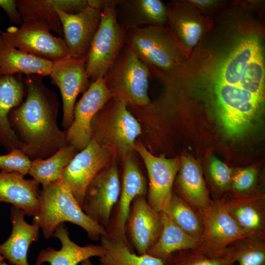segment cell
I'll list each match as a JSON object with an SVG mask.
<instances>
[{
  "label": "cell",
  "mask_w": 265,
  "mask_h": 265,
  "mask_svg": "<svg viewBox=\"0 0 265 265\" xmlns=\"http://www.w3.org/2000/svg\"><path fill=\"white\" fill-rule=\"evenodd\" d=\"M111 98L104 77L91 82L75 104L72 123L66 130L68 144L73 146L78 152L86 147L92 137L91 123L93 118Z\"/></svg>",
  "instance_id": "cell-12"
},
{
  "label": "cell",
  "mask_w": 265,
  "mask_h": 265,
  "mask_svg": "<svg viewBox=\"0 0 265 265\" xmlns=\"http://www.w3.org/2000/svg\"><path fill=\"white\" fill-rule=\"evenodd\" d=\"M69 233L63 223L60 224L53 234L60 241L59 250L48 247L40 251L35 265L48 263L50 265H77L83 261L93 257L100 258L104 254V249L100 245L88 244L80 246L72 241Z\"/></svg>",
  "instance_id": "cell-25"
},
{
  "label": "cell",
  "mask_w": 265,
  "mask_h": 265,
  "mask_svg": "<svg viewBox=\"0 0 265 265\" xmlns=\"http://www.w3.org/2000/svg\"><path fill=\"white\" fill-rule=\"evenodd\" d=\"M164 263V265H235L224 255L216 256L200 247L176 252Z\"/></svg>",
  "instance_id": "cell-33"
},
{
  "label": "cell",
  "mask_w": 265,
  "mask_h": 265,
  "mask_svg": "<svg viewBox=\"0 0 265 265\" xmlns=\"http://www.w3.org/2000/svg\"><path fill=\"white\" fill-rule=\"evenodd\" d=\"M4 260L3 257L0 254V264L4 261Z\"/></svg>",
  "instance_id": "cell-40"
},
{
  "label": "cell",
  "mask_w": 265,
  "mask_h": 265,
  "mask_svg": "<svg viewBox=\"0 0 265 265\" xmlns=\"http://www.w3.org/2000/svg\"><path fill=\"white\" fill-rule=\"evenodd\" d=\"M102 265V264H100V265Z\"/></svg>",
  "instance_id": "cell-43"
},
{
  "label": "cell",
  "mask_w": 265,
  "mask_h": 265,
  "mask_svg": "<svg viewBox=\"0 0 265 265\" xmlns=\"http://www.w3.org/2000/svg\"><path fill=\"white\" fill-rule=\"evenodd\" d=\"M251 14L243 9L230 10L186 63L169 74L202 92L231 137L246 132L265 105L263 28Z\"/></svg>",
  "instance_id": "cell-1"
},
{
  "label": "cell",
  "mask_w": 265,
  "mask_h": 265,
  "mask_svg": "<svg viewBox=\"0 0 265 265\" xmlns=\"http://www.w3.org/2000/svg\"><path fill=\"white\" fill-rule=\"evenodd\" d=\"M151 76L147 65L125 43L104 78L112 98L129 107H141L151 101L148 95Z\"/></svg>",
  "instance_id": "cell-6"
},
{
  "label": "cell",
  "mask_w": 265,
  "mask_h": 265,
  "mask_svg": "<svg viewBox=\"0 0 265 265\" xmlns=\"http://www.w3.org/2000/svg\"><path fill=\"white\" fill-rule=\"evenodd\" d=\"M0 36L12 46L28 54L55 62L69 55L63 38L53 35L46 27L23 22L19 27H9Z\"/></svg>",
  "instance_id": "cell-8"
},
{
  "label": "cell",
  "mask_w": 265,
  "mask_h": 265,
  "mask_svg": "<svg viewBox=\"0 0 265 265\" xmlns=\"http://www.w3.org/2000/svg\"><path fill=\"white\" fill-rule=\"evenodd\" d=\"M160 233L147 254L164 261L172 254L183 250L200 247L198 240L180 228L165 212H160Z\"/></svg>",
  "instance_id": "cell-28"
},
{
  "label": "cell",
  "mask_w": 265,
  "mask_h": 265,
  "mask_svg": "<svg viewBox=\"0 0 265 265\" xmlns=\"http://www.w3.org/2000/svg\"><path fill=\"white\" fill-rule=\"evenodd\" d=\"M0 7L6 12L10 23L20 26L22 24L23 20L16 0H0Z\"/></svg>",
  "instance_id": "cell-38"
},
{
  "label": "cell",
  "mask_w": 265,
  "mask_h": 265,
  "mask_svg": "<svg viewBox=\"0 0 265 265\" xmlns=\"http://www.w3.org/2000/svg\"><path fill=\"white\" fill-rule=\"evenodd\" d=\"M167 25L190 55L214 24L212 17L202 15L186 0H172L166 4Z\"/></svg>",
  "instance_id": "cell-15"
},
{
  "label": "cell",
  "mask_w": 265,
  "mask_h": 265,
  "mask_svg": "<svg viewBox=\"0 0 265 265\" xmlns=\"http://www.w3.org/2000/svg\"><path fill=\"white\" fill-rule=\"evenodd\" d=\"M31 163V160L20 149L0 155V171L17 172L25 176L28 174Z\"/></svg>",
  "instance_id": "cell-34"
},
{
  "label": "cell",
  "mask_w": 265,
  "mask_h": 265,
  "mask_svg": "<svg viewBox=\"0 0 265 265\" xmlns=\"http://www.w3.org/2000/svg\"><path fill=\"white\" fill-rule=\"evenodd\" d=\"M91 131L92 138L123 162L134 151L142 128L125 103L111 98L93 118Z\"/></svg>",
  "instance_id": "cell-5"
},
{
  "label": "cell",
  "mask_w": 265,
  "mask_h": 265,
  "mask_svg": "<svg viewBox=\"0 0 265 265\" xmlns=\"http://www.w3.org/2000/svg\"><path fill=\"white\" fill-rule=\"evenodd\" d=\"M103 10L88 5L81 11L68 14L57 9L63 39L69 55L86 58L93 37L99 26Z\"/></svg>",
  "instance_id": "cell-16"
},
{
  "label": "cell",
  "mask_w": 265,
  "mask_h": 265,
  "mask_svg": "<svg viewBox=\"0 0 265 265\" xmlns=\"http://www.w3.org/2000/svg\"><path fill=\"white\" fill-rule=\"evenodd\" d=\"M223 254L235 265H265V238L250 236L238 239Z\"/></svg>",
  "instance_id": "cell-31"
},
{
  "label": "cell",
  "mask_w": 265,
  "mask_h": 265,
  "mask_svg": "<svg viewBox=\"0 0 265 265\" xmlns=\"http://www.w3.org/2000/svg\"><path fill=\"white\" fill-rule=\"evenodd\" d=\"M104 254L100 258L103 265H164V261L148 254L138 255L124 242L108 235L100 238Z\"/></svg>",
  "instance_id": "cell-30"
},
{
  "label": "cell",
  "mask_w": 265,
  "mask_h": 265,
  "mask_svg": "<svg viewBox=\"0 0 265 265\" xmlns=\"http://www.w3.org/2000/svg\"><path fill=\"white\" fill-rule=\"evenodd\" d=\"M258 173L254 167L233 170L231 188L233 193L239 194H255L252 192L257 179Z\"/></svg>",
  "instance_id": "cell-35"
},
{
  "label": "cell",
  "mask_w": 265,
  "mask_h": 265,
  "mask_svg": "<svg viewBox=\"0 0 265 265\" xmlns=\"http://www.w3.org/2000/svg\"><path fill=\"white\" fill-rule=\"evenodd\" d=\"M186 1L206 17L215 13L223 6V1L215 0H187Z\"/></svg>",
  "instance_id": "cell-37"
},
{
  "label": "cell",
  "mask_w": 265,
  "mask_h": 265,
  "mask_svg": "<svg viewBox=\"0 0 265 265\" xmlns=\"http://www.w3.org/2000/svg\"><path fill=\"white\" fill-rule=\"evenodd\" d=\"M116 0H105L101 22L85 59L91 82L103 78L126 43V30L118 23Z\"/></svg>",
  "instance_id": "cell-7"
},
{
  "label": "cell",
  "mask_w": 265,
  "mask_h": 265,
  "mask_svg": "<svg viewBox=\"0 0 265 265\" xmlns=\"http://www.w3.org/2000/svg\"><path fill=\"white\" fill-rule=\"evenodd\" d=\"M121 185L117 160L100 172L87 188L81 206L85 214L103 227H107L120 195Z\"/></svg>",
  "instance_id": "cell-10"
},
{
  "label": "cell",
  "mask_w": 265,
  "mask_h": 265,
  "mask_svg": "<svg viewBox=\"0 0 265 265\" xmlns=\"http://www.w3.org/2000/svg\"><path fill=\"white\" fill-rule=\"evenodd\" d=\"M114 159L107 149L92 138L86 147L78 152L65 168L61 180L81 208L91 182Z\"/></svg>",
  "instance_id": "cell-9"
},
{
  "label": "cell",
  "mask_w": 265,
  "mask_h": 265,
  "mask_svg": "<svg viewBox=\"0 0 265 265\" xmlns=\"http://www.w3.org/2000/svg\"><path fill=\"white\" fill-rule=\"evenodd\" d=\"M202 219L203 232L200 247L216 256L223 255L234 241L249 236L236 222L218 200L197 210Z\"/></svg>",
  "instance_id": "cell-14"
},
{
  "label": "cell",
  "mask_w": 265,
  "mask_h": 265,
  "mask_svg": "<svg viewBox=\"0 0 265 265\" xmlns=\"http://www.w3.org/2000/svg\"><path fill=\"white\" fill-rule=\"evenodd\" d=\"M116 12L118 23L125 29L167 22L166 5L159 0H117Z\"/></svg>",
  "instance_id": "cell-24"
},
{
  "label": "cell",
  "mask_w": 265,
  "mask_h": 265,
  "mask_svg": "<svg viewBox=\"0 0 265 265\" xmlns=\"http://www.w3.org/2000/svg\"><path fill=\"white\" fill-rule=\"evenodd\" d=\"M86 58L69 55L53 62L50 75L52 83L57 86L62 100V126L67 130L73 120V112L79 94L85 91L91 82L85 67Z\"/></svg>",
  "instance_id": "cell-13"
},
{
  "label": "cell",
  "mask_w": 265,
  "mask_h": 265,
  "mask_svg": "<svg viewBox=\"0 0 265 265\" xmlns=\"http://www.w3.org/2000/svg\"><path fill=\"white\" fill-rule=\"evenodd\" d=\"M42 79L36 75H26V99L9 115L10 125L22 143L21 150L31 160L46 159L68 144L66 130L57 124V96Z\"/></svg>",
  "instance_id": "cell-2"
},
{
  "label": "cell",
  "mask_w": 265,
  "mask_h": 265,
  "mask_svg": "<svg viewBox=\"0 0 265 265\" xmlns=\"http://www.w3.org/2000/svg\"><path fill=\"white\" fill-rule=\"evenodd\" d=\"M177 184L180 196L198 210L212 202L200 165L191 158L183 157L178 172Z\"/></svg>",
  "instance_id": "cell-27"
},
{
  "label": "cell",
  "mask_w": 265,
  "mask_h": 265,
  "mask_svg": "<svg viewBox=\"0 0 265 265\" xmlns=\"http://www.w3.org/2000/svg\"><path fill=\"white\" fill-rule=\"evenodd\" d=\"M39 184L17 172L0 171V202H6L35 216L39 211Z\"/></svg>",
  "instance_id": "cell-23"
},
{
  "label": "cell",
  "mask_w": 265,
  "mask_h": 265,
  "mask_svg": "<svg viewBox=\"0 0 265 265\" xmlns=\"http://www.w3.org/2000/svg\"><path fill=\"white\" fill-rule=\"evenodd\" d=\"M78 152L68 144L46 159L32 160L28 174L42 186L60 180L64 169Z\"/></svg>",
  "instance_id": "cell-29"
},
{
  "label": "cell",
  "mask_w": 265,
  "mask_h": 265,
  "mask_svg": "<svg viewBox=\"0 0 265 265\" xmlns=\"http://www.w3.org/2000/svg\"><path fill=\"white\" fill-rule=\"evenodd\" d=\"M134 150L142 158L149 177L146 199L156 212L165 211L172 197V187L179 171L180 160L153 155L140 142H136Z\"/></svg>",
  "instance_id": "cell-11"
},
{
  "label": "cell",
  "mask_w": 265,
  "mask_h": 265,
  "mask_svg": "<svg viewBox=\"0 0 265 265\" xmlns=\"http://www.w3.org/2000/svg\"><path fill=\"white\" fill-rule=\"evenodd\" d=\"M123 162L122 182L116 204L117 212L111 224V231L107 235L123 241L130 247L126 226L130 208L137 196H146L147 186L145 178L132 158V154Z\"/></svg>",
  "instance_id": "cell-17"
},
{
  "label": "cell",
  "mask_w": 265,
  "mask_h": 265,
  "mask_svg": "<svg viewBox=\"0 0 265 265\" xmlns=\"http://www.w3.org/2000/svg\"><path fill=\"white\" fill-rule=\"evenodd\" d=\"M161 230L160 212L149 204L146 196H137L133 201L126 222L132 244L138 255H144L158 238Z\"/></svg>",
  "instance_id": "cell-19"
},
{
  "label": "cell",
  "mask_w": 265,
  "mask_h": 265,
  "mask_svg": "<svg viewBox=\"0 0 265 265\" xmlns=\"http://www.w3.org/2000/svg\"><path fill=\"white\" fill-rule=\"evenodd\" d=\"M126 43L150 72L170 74L182 67L189 55L166 25L125 29Z\"/></svg>",
  "instance_id": "cell-4"
},
{
  "label": "cell",
  "mask_w": 265,
  "mask_h": 265,
  "mask_svg": "<svg viewBox=\"0 0 265 265\" xmlns=\"http://www.w3.org/2000/svg\"><path fill=\"white\" fill-rule=\"evenodd\" d=\"M53 62L12 46L0 36V76L16 74L50 76Z\"/></svg>",
  "instance_id": "cell-26"
},
{
  "label": "cell",
  "mask_w": 265,
  "mask_h": 265,
  "mask_svg": "<svg viewBox=\"0 0 265 265\" xmlns=\"http://www.w3.org/2000/svg\"><path fill=\"white\" fill-rule=\"evenodd\" d=\"M22 209L12 206L10 218L12 229L7 239L0 244V254L11 265H29L27 260L28 248L39 237V227L28 223Z\"/></svg>",
  "instance_id": "cell-22"
},
{
  "label": "cell",
  "mask_w": 265,
  "mask_h": 265,
  "mask_svg": "<svg viewBox=\"0 0 265 265\" xmlns=\"http://www.w3.org/2000/svg\"><path fill=\"white\" fill-rule=\"evenodd\" d=\"M40 208L32 223L42 229L44 237L49 239L56 228L64 222L82 228L88 237L98 240L107 236L105 228L91 219L83 211L70 189L61 180L42 186L38 196Z\"/></svg>",
  "instance_id": "cell-3"
},
{
  "label": "cell",
  "mask_w": 265,
  "mask_h": 265,
  "mask_svg": "<svg viewBox=\"0 0 265 265\" xmlns=\"http://www.w3.org/2000/svg\"><path fill=\"white\" fill-rule=\"evenodd\" d=\"M209 175L215 188L225 191L231 188L233 170L214 157H212L209 168Z\"/></svg>",
  "instance_id": "cell-36"
},
{
  "label": "cell",
  "mask_w": 265,
  "mask_h": 265,
  "mask_svg": "<svg viewBox=\"0 0 265 265\" xmlns=\"http://www.w3.org/2000/svg\"><path fill=\"white\" fill-rule=\"evenodd\" d=\"M80 265H93L90 259H87L80 263Z\"/></svg>",
  "instance_id": "cell-39"
},
{
  "label": "cell",
  "mask_w": 265,
  "mask_h": 265,
  "mask_svg": "<svg viewBox=\"0 0 265 265\" xmlns=\"http://www.w3.org/2000/svg\"><path fill=\"white\" fill-rule=\"evenodd\" d=\"M0 265H9V264H8L5 263V262L3 261L2 263H1L0 264Z\"/></svg>",
  "instance_id": "cell-41"
},
{
  "label": "cell",
  "mask_w": 265,
  "mask_h": 265,
  "mask_svg": "<svg viewBox=\"0 0 265 265\" xmlns=\"http://www.w3.org/2000/svg\"><path fill=\"white\" fill-rule=\"evenodd\" d=\"M164 212L167 213L180 228L200 242L203 225L197 210L179 195L173 194L167 209Z\"/></svg>",
  "instance_id": "cell-32"
},
{
  "label": "cell",
  "mask_w": 265,
  "mask_h": 265,
  "mask_svg": "<svg viewBox=\"0 0 265 265\" xmlns=\"http://www.w3.org/2000/svg\"><path fill=\"white\" fill-rule=\"evenodd\" d=\"M86 0H17L18 10L23 22L42 25L51 32L63 36L62 26L57 9L68 14H75L87 6Z\"/></svg>",
  "instance_id": "cell-20"
},
{
  "label": "cell",
  "mask_w": 265,
  "mask_h": 265,
  "mask_svg": "<svg viewBox=\"0 0 265 265\" xmlns=\"http://www.w3.org/2000/svg\"><path fill=\"white\" fill-rule=\"evenodd\" d=\"M24 78L13 76H0V146L7 152L21 149L22 143L12 128L9 115L26 95Z\"/></svg>",
  "instance_id": "cell-21"
},
{
  "label": "cell",
  "mask_w": 265,
  "mask_h": 265,
  "mask_svg": "<svg viewBox=\"0 0 265 265\" xmlns=\"http://www.w3.org/2000/svg\"><path fill=\"white\" fill-rule=\"evenodd\" d=\"M218 200L249 236L265 238V199L260 193H227Z\"/></svg>",
  "instance_id": "cell-18"
},
{
  "label": "cell",
  "mask_w": 265,
  "mask_h": 265,
  "mask_svg": "<svg viewBox=\"0 0 265 265\" xmlns=\"http://www.w3.org/2000/svg\"><path fill=\"white\" fill-rule=\"evenodd\" d=\"M2 31H1L0 29V34H1Z\"/></svg>",
  "instance_id": "cell-42"
}]
</instances>
